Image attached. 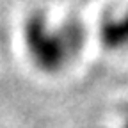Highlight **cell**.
I'll return each mask as SVG.
<instances>
[{"instance_id":"cell-1","label":"cell","mask_w":128,"mask_h":128,"mask_svg":"<svg viewBox=\"0 0 128 128\" xmlns=\"http://www.w3.org/2000/svg\"><path fill=\"white\" fill-rule=\"evenodd\" d=\"M27 48L41 68L62 66L80 44V30L73 25L50 27L44 16H32L25 25Z\"/></svg>"},{"instance_id":"cell-2","label":"cell","mask_w":128,"mask_h":128,"mask_svg":"<svg viewBox=\"0 0 128 128\" xmlns=\"http://www.w3.org/2000/svg\"><path fill=\"white\" fill-rule=\"evenodd\" d=\"M103 39L112 48L128 46V11L103 25Z\"/></svg>"}]
</instances>
